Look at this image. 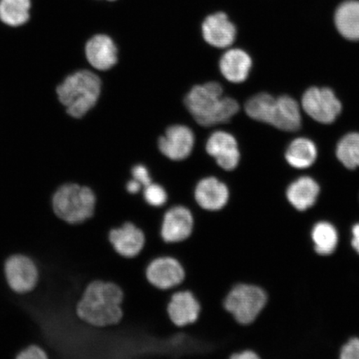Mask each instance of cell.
I'll return each instance as SVG.
<instances>
[{
    "label": "cell",
    "mask_w": 359,
    "mask_h": 359,
    "mask_svg": "<svg viewBox=\"0 0 359 359\" xmlns=\"http://www.w3.org/2000/svg\"><path fill=\"white\" fill-rule=\"evenodd\" d=\"M124 292L115 282L104 280L90 281L75 306L76 316L93 327H107L122 321Z\"/></svg>",
    "instance_id": "cell-1"
},
{
    "label": "cell",
    "mask_w": 359,
    "mask_h": 359,
    "mask_svg": "<svg viewBox=\"0 0 359 359\" xmlns=\"http://www.w3.org/2000/svg\"><path fill=\"white\" fill-rule=\"evenodd\" d=\"M185 105L196 122L205 128L229 122L240 109L235 100L223 96L222 86L217 82L193 87Z\"/></svg>",
    "instance_id": "cell-2"
},
{
    "label": "cell",
    "mask_w": 359,
    "mask_h": 359,
    "mask_svg": "<svg viewBox=\"0 0 359 359\" xmlns=\"http://www.w3.org/2000/svg\"><path fill=\"white\" fill-rule=\"evenodd\" d=\"M97 196L87 186L67 183L52 197V209L61 221L74 226L88 222L96 212Z\"/></svg>",
    "instance_id": "cell-3"
},
{
    "label": "cell",
    "mask_w": 359,
    "mask_h": 359,
    "mask_svg": "<svg viewBox=\"0 0 359 359\" xmlns=\"http://www.w3.org/2000/svg\"><path fill=\"white\" fill-rule=\"evenodd\" d=\"M101 80L92 72L83 70L69 76L57 88V94L67 114L82 118L100 98Z\"/></svg>",
    "instance_id": "cell-4"
},
{
    "label": "cell",
    "mask_w": 359,
    "mask_h": 359,
    "mask_svg": "<svg viewBox=\"0 0 359 359\" xmlns=\"http://www.w3.org/2000/svg\"><path fill=\"white\" fill-rule=\"evenodd\" d=\"M268 303L262 287L241 282L233 285L223 300V308L238 325L250 326L257 321Z\"/></svg>",
    "instance_id": "cell-5"
},
{
    "label": "cell",
    "mask_w": 359,
    "mask_h": 359,
    "mask_svg": "<svg viewBox=\"0 0 359 359\" xmlns=\"http://www.w3.org/2000/svg\"><path fill=\"white\" fill-rule=\"evenodd\" d=\"M145 276L147 282L156 290L172 292L182 285L187 273L185 267L177 258L163 255L148 262Z\"/></svg>",
    "instance_id": "cell-6"
},
{
    "label": "cell",
    "mask_w": 359,
    "mask_h": 359,
    "mask_svg": "<svg viewBox=\"0 0 359 359\" xmlns=\"http://www.w3.org/2000/svg\"><path fill=\"white\" fill-rule=\"evenodd\" d=\"M195 228V217L192 210L182 204H175L165 208L160 224L161 241L167 245H177L187 241Z\"/></svg>",
    "instance_id": "cell-7"
},
{
    "label": "cell",
    "mask_w": 359,
    "mask_h": 359,
    "mask_svg": "<svg viewBox=\"0 0 359 359\" xmlns=\"http://www.w3.org/2000/svg\"><path fill=\"white\" fill-rule=\"evenodd\" d=\"M7 285L16 294L33 291L39 280V271L34 260L25 255L13 254L4 263Z\"/></svg>",
    "instance_id": "cell-8"
},
{
    "label": "cell",
    "mask_w": 359,
    "mask_h": 359,
    "mask_svg": "<svg viewBox=\"0 0 359 359\" xmlns=\"http://www.w3.org/2000/svg\"><path fill=\"white\" fill-rule=\"evenodd\" d=\"M107 240L114 252L126 259L137 258L147 244L145 231L131 221L110 229Z\"/></svg>",
    "instance_id": "cell-9"
},
{
    "label": "cell",
    "mask_w": 359,
    "mask_h": 359,
    "mask_svg": "<svg viewBox=\"0 0 359 359\" xmlns=\"http://www.w3.org/2000/svg\"><path fill=\"white\" fill-rule=\"evenodd\" d=\"M302 107L311 118L324 124L334 122L342 110L334 93L327 88H309L302 97Z\"/></svg>",
    "instance_id": "cell-10"
},
{
    "label": "cell",
    "mask_w": 359,
    "mask_h": 359,
    "mask_svg": "<svg viewBox=\"0 0 359 359\" xmlns=\"http://www.w3.org/2000/svg\"><path fill=\"white\" fill-rule=\"evenodd\" d=\"M170 293L167 313L172 324L181 329L195 325L201 313V304L196 295L187 289H178Z\"/></svg>",
    "instance_id": "cell-11"
},
{
    "label": "cell",
    "mask_w": 359,
    "mask_h": 359,
    "mask_svg": "<svg viewBox=\"0 0 359 359\" xmlns=\"http://www.w3.org/2000/svg\"><path fill=\"white\" fill-rule=\"evenodd\" d=\"M195 203L208 212H221L229 203L231 190L227 184L213 176L205 177L196 183L193 191Z\"/></svg>",
    "instance_id": "cell-12"
},
{
    "label": "cell",
    "mask_w": 359,
    "mask_h": 359,
    "mask_svg": "<svg viewBox=\"0 0 359 359\" xmlns=\"http://www.w3.org/2000/svg\"><path fill=\"white\" fill-rule=\"evenodd\" d=\"M201 30L205 41L218 48L231 47L237 35L235 22L224 11L215 12L206 16L201 22Z\"/></svg>",
    "instance_id": "cell-13"
},
{
    "label": "cell",
    "mask_w": 359,
    "mask_h": 359,
    "mask_svg": "<svg viewBox=\"0 0 359 359\" xmlns=\"http://www.w3.org/2000/svg\"><path fill=\"white\" fill-rule=\"evenodd\" d=\"M194 144V133L184 125L170 126L158 140L161 154L175 161L186 160L191 154Z\"/></svg>",
    "instance_id": "cell-14"
},
{
    "label": "cell",
    "mask_w": 359,
    "mask_h": 359,
    "mask_svg": "<svg viewBox=\"0 0 359 359\" xmlns=\"http://www.w3.org/2000/svg\"><path fill=\"white\" fill-rule=\"evenodd\" d=\"M205 150L213 157L218 167L226 172H233L239 165V147L231 133L224 131L213 133L206 142Z\"/></svg>",
    "instance_id": "cell-15"
},
{
    "label": "cell",
    "mask_w": 359,
    "mask_h": 359,
    "mask_svg": "<svg viewBox=\"0 0 359 359\" xmlns=\"http://www.w3.org/2000/svg\"><path fill=\"white\" fill-rule=\"evenodd\" d=\"M86 57L94 69L106 71L118 62V48L109 36L97 34L86 44Z\"/></svg>",
    "instance_id": "cell-16"
},
{
    "label": "cell",
    "mask_w": 359,
    "mask_h": 359,
    "mask_svg": "<svg viewBox=\"0 0 359 359\" xmlns=\"http://www.w3.org/2000/svg\"><path fill=\"white\" fill-rule=\"evenodd\" d=\"M269 124L282 131H297L302 125L298 102L289 96L276 98Z\"/></svg>",
    "instance_id": "cell-17"
},
{
    "label": "cell",
    "mask_w": 359,
    "mask_h": 359,
    "mask_svg": "<svg viewBox=\"0 0 359 359\" xmlns=\"http://www.w3.org/2000/svg\"><path fill=\"white\" fill-rule=\"evenodd\" d=\"M219 66L223 77L229 82L241 83L248 78L252 67V60L242 49L231 48L224 53Z\"/></svg>",
    "instance_id": "cell-18"
},
{
    "label": "cell",
    "mask_w": 359,
    "mask_h": 359,
    "mask_svg": "<svg viewBox=\"0 0 359 359\" xmlns=\"http://www.w3.org/2000/svg\"><path fill=\"white\" fill-rule=\"evenodd\" d=\"M334 25L344 38L359 41V0H344L336 8Z\"/></svg>",
    "instance_id": "cell-19"
},
{
    "label": "cell",
    "mask_w": 359,
    "mask_h": 359,
    "mask_svg": "<svg viewBox=\"0 0 359 359\" xmlns=\"http://www.w3.org/2000/svg\"><path fill=\"white\" fill-rule=\"evenodd\" d=\"M320 187L311 177H303L291 184L287 190V198L299 210H305L316 203Z\"/></svg>",
    "instance_id": "cell-20"
},
{
    "label": "cell",
    "mask_w": 359,
    "mask_h": 359,
    "mask_svg": "<svg viewBox=\"0 0 359 359\" xmlns=\"http://www.w3.org/2000/svg\"><path fill=\"white\" fill-rule=\"evenodd\" d=\"M317 148L307 138H297L287 148L285 158L291 167L304 169L311 167L317 158Z\"/></svg>",
    "instance_id": "cell-21"
},
{
    "label": "cell",
    "mask_w": 359,
    "mask_h": 359,
    "mask_svg": "<svg viewBox=\"0 0 359 359\" xmlns=\"http://www.w3.org/2000/svg\"><path fill=\"white\" fill-rule=\"evenodd\" d=\"M30 0H0V20L11 27L25 25L29 20Z\"/></svg>",
    "instance_id": "cell-22"
},
{
    "label": "cell",
    "mask_w": 359,
    "mask_h": 359,
    "mask_svg": "<svg viewBox=\"0 0 359 359\" xmlns=\"http://www.w3.org/2000/svg\"><path fill=\"white\" fill-rule=\"evenodd\" d=\"M312 238L316 252L320 255L333 253L338 245V232L334 226L327 222L316 224L313 229Z\"/></svg>",
    "instance_id": "cell-23"
},
{
    "label": "cell",
    "mask_w": 359,
    "mask_h": 359,
    "mask_svg": "<svg viewBox=\"0 0 359 359\" xmlns=\"http://www.w3.org/2000/svg\"><path fill=\"white\" fill-rule=\"evenodd\" d=\"M336 155L345 168L350 170L359 168V133L345 135L337 146Z\"/></svg>",
    "instance_id": "cell-24"
},
{
    "label": "cell",
    "mask_w": 359,
    "mask_h": 359,
    "mask_svg": "<svg viewBox=\"0 0 359 359\" xmlns=\"http://www.w3.org/2000/svg\"><path fill=\"white\" fill-rule=\"evenodd\" d=\"M275 101L276 98L271 94L266 93L257 94L246 102L245 105L246 114L258 122L269 124Z\"/></svg>",
    "instance_id": "cell-25"
},
{
    "label": "cell",
    "mask_w": 359,
    "mask_h": 359,
    "mask_svg": "<svg viewBox=\"0 0 359 359\" xmlns=\"http://www.w3.org/2000/svg\"><path fill=\"white\" fill-rule=\"evenodd\" d=\"M142 197L147 205L154 209H163L165 212L169 201L167 188L158 182H152L143 188Z\"/></svg>",
    "instance_id": "cell-26"
},
{
    "label": "cell",
    "mask_w": 359,
    "mask_h": 359,
    "mask_svg": "<svg viewBox=\"0 0 359 359\" xmlns=\"http://www.w3.org/2000/svg\"><path fill=\"white\" fill-rule=\"evenodd\" d=\"M130 173H131V177L140 182L143 188L154 182V178L151 177L150 170L144 165L137 164L133 165Z\"/></svg>",
    "instance_id": "cell-27"
},
{
    "label": "cell",
    "mask_w": 359,
    "mask_h": 359,
    "mask_svg": "<svg viewBox=\"0 0 359 359\" xmlns=\"http://www.w3.org/2000/svg\"><path fill=\"white\" fill-rule=\"evenodd\" d=\"M48 353L39 345L31 344L20 350L15 356L16 359H46Z\"/></svg>",
    "instance_id": "cell-28"
},
{
    "label": "cell",
    "mask_w": 359,
    "mask_h": 359,
    "mask_svg": "<svg viewBox=\"0 0 359 359\" xmlns=\"http://www.w3.org/2000/svg\"><path fill=\"white\" fill-rule=\"evenodd\" d=\"M341 358L359 359V339H353L345 344L341 351Z\"/></svg>",
    "instance_id": "cell-29"
},
{
    "label": "cell",
    "mask_w": 359,
    "mask_h": 359,
    "mask_svg": "<svg viewBox=\"0 0 359 359\" xmlns=\"http://www.w3.org/2000/svg\"><path fill=\"white\" fill-rule=\"evenodd\" d=\"M143 187L140 182L131 177L125 184V191L131 196H139L142 195Z\"/></svg>",
    "instance_id": "cell-30"
},
{
    "label": "cell",
    "mask_w": 359,
    "mask_h": 359,
    "mask_svg": "<svg viewBox=\"0 0 359 359\" xmlns=\"http://www.w3.org/2000/svg\"><path fill=\"white\" fill-rule=\"evenodd\" d=\"M229 359H259V354L251 348H242L232 353Z\"/></svg>",
    "instance_id": "cell-31"
},
{
    "label": "cell",
    "mask_w": 359,
    "mask_h": 359,
    "mask_svg": "<svg viewBox=\"0 0 359 359\" xmlns=\"http://www.w3.org/2000/svg\"><path fill=\"white\" fill-rule=\"evenodd\" d=\"M352 245L359 254V224H355L353 228Z\"/></svg>",
    "instance_id": "cell-32"
},
{
    "label": "cell",
    "mask_w": 359,
    "mask_h": 359,
    "mask_svg": "<svg viewBox=\"0 0 359 359\" xmlns=\"http://www.w3.org/2000/svg\"><path fill=\"white\" fill-rule=\"evenodd\" d=\"M106 1L112 2V1H116V0H106Z\"/></svg>",
    "instance_id": "cell-33"
}]
</instances>
